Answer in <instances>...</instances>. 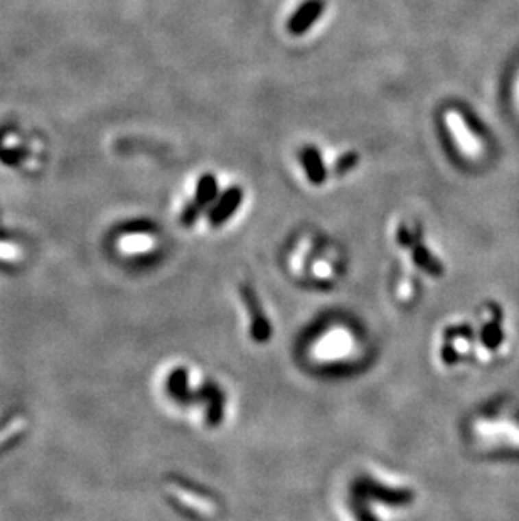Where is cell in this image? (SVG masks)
<instances>
[{
	"instance_id": "cell-1",
	"label": "cell",
	"mask_w": 519,
	"mask_h": 521,
	"mask_svg": "<svg viewBox=\"0 0 519 521\" xmlns=\"http://www.w3.org/2000/svg\"><path fill=\"white\" fill-rule=\"evenodd\" d=\"M216 191H218V182H216L215 175L206 174L202 175L201 181L197 182V189H196V199L189 204L182 213V223L184 225H193L194 221L200 216L201 208L208 206L213 199L216 197Z\"/></svg>"
},
{
	"instance_id": "cell-2",
	"label": "cell",
	"mask_w": 519,
	"mask_h": 521,
	"mask_svg": "<svg viewBox=\"0 0 519 521\" xmlns=\"http://www.w3.org/2000/svg\"><path fill=\"white\" fill-rule=\"evenodd\" d=\"M445 123H447V127L450 128L452 135H454V138L457 141V144L460 149H462L463 154H467V156H470V157L479 156L481 154L479 141L470 134L469 127H467V123L463 122L460 113L454 112V110L445 113Z\"/></svg>"
},
{
	"instance_id": "cell-10",
	"label": "cell",
	"mask_w": 519,
	"mask_h": 521,
	"mask_svg": "<svg viewBox=\"0 0 519 521\" xmlns=\"http://www.w3.org/2000/svg\"><path fill=\"white\" fill-rule=\"evenodd\" d=\"M21 256V250L9 243H0V258L3 260H17Z\"/></svg>"
},
{
	"instance_id": "cell-3",
	"label": "cell",
	"mask_w": 519,
	"mask_h": 521,
	"mask_svg": "<svg viewBox=\"0 0 519 521\" xmlns=\"http://www.w3.org/2000/svg\"><path fill=\"white\" fill-rule=\"evenodd\" d=\"M322 10H324L322 0H309L307 3H304V5L297 10L295 16L290 19L289 31L292 32L293 36L304 34V32L319 19Z\"/></svg>"
},
{
	"instance_id": "cell-6",
	"label": "cell",
	"mask_w": 519,
	"mask_h": 521,
	"mask_svg": "<svg viewBox=\"0 0 519 521\" xmlns=\"http://www.w3.org/2000/svg\"><path fill=\"white\" fill-rule=\"evenodd\" d=\"M300 162L304 164L305 172H307V178L311 179V182L314 184H322L326 181V167H324L322 159H320V154L312 147H305L300 152Z\"/></svg>"
},
{
	"instance_id": "cell-8",
	"label": "cell",
	"mask_w": 519,
	"mask_h": 521,
	"mask_svg": "<svg viewBox=\"0 0 519 521\" xmlns=\"http://www.w3.org/2000/svg\"><path fill=\"white\" fill-rule=\"evenodd\" d=\"M24 427H25V420H24V418H16V420H14L12 424H10L9 427L5 428V431L0 432V449H2V447L5 446L7 440L14 439L17 434H19V432L24 431Z\"/></svg>"
},
{
	"instance_id": "cell-9",
	"label": "cell",
	"mask_w": 519,
	"mask_h": 521,
	"mask_svg": "<svg viewBox=\"0 0 519 521\" xmlns=\"http://www.w3.org/2000/svg\"><path fill=\"white\" fill-rule=\"evenodd\" d=\"M358 164V156L356 154H348V156L341 157L339 162H337V172H346L351 167H354Z\"/></svg>"
},
{
	"instance_id": "cell-7",
	"label": "cell",
	"mask_w": 519,
	"mask_h": 521,
	"mask_svg": "<svg viewBox=\"0 0 519 521\" xmlns=\"http://www.w3.org/2000/svg\"><path fill=\"white\" fill-rule=\"evenodd\" d=\"M154 241L150 240L147 234L143 233H137V234H132V237H125L121 238L120 241V247L123 248V250H128V252H142V250H147V248L152 247Z\"/></svg>"
},
{
	"instance_id": "cell-4",
	"label": "cell",
	"mask_w": 519,
	"mask_h": 521,
	"mask_svg": "<svg viewBox=\"0 0 519 521\" xmlns=\"http://www.w3.org/2000/svg\"><path fill=\"white\" fill-rule=\"evenodd\" d=\"M243 199V193L240 188H233L223 194V197L219 199V203L216 204L215 209L209 215V221L213 225H221L223 221H226L234 211H237L238 206H240Z\"/></svg>"
},
{
	"instance_id": "cell-5",
	"label": "cell",
	"mask_w": 519,
	"mask_h": 521,
	"mask_svg": "<svg viewBox=\"0 0 519 521\" xmlns=\"http://www.w3.org/2000/svg\"><path fill=\"white\" fill-rule=\"evenodd\" d=\"M351 351V337L344 331H334L329 336L324 337L319 344V354L322 358H336L344 356Z\"/></svg>"
}]
</instances>
